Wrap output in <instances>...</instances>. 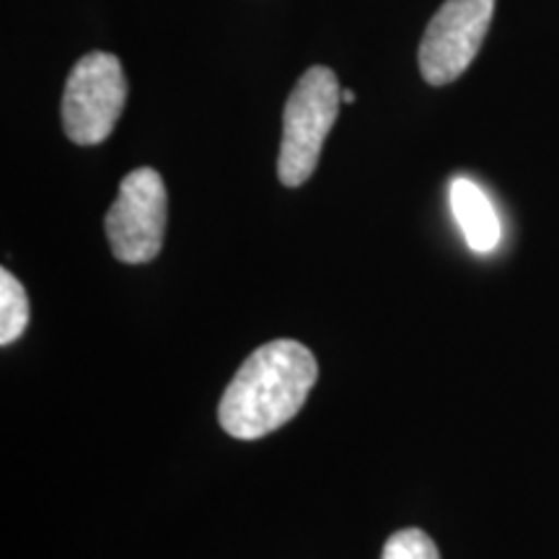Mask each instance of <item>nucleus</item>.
<instances>
[{"label":"nucleus","mask_w":559,"mask_h":559,"mask_svg":"<svg viewBox=\"0 0 559 559\" xmlns=\"http://www.w3.org/2000/svg\"><path fill=\"white\" fill-rule=\"evenodd\" d=\"M317 379L309 347L296 340L267 342L230 379L218 407L221 428L239 440L270 436L304 409Z\"/></svg>","instance_id":"f257e3e1"},{"label":"nucleus","mask_w":559,"mask_h":559,"mask_svg":"<svg viewBox=\"0 0 559 559\" xmlns=\"http://www.w3.org/2000/svg\"><path fill=\"white\" fill-rule=\"evenodd\" d=\"M342 91L334 70L313 66L300 75L283 115L277 177L285 187H300L311 179L324 140L340 115Z\"/></svg>","instance_id":"f03ea898"},{"label":"nucleus","mask_w":559,"mask_h":559,"mask_svg":"<svg viewBox=\"0 0 559 559\" xmlns=\"http://www.w3.org/2000/svg\"><path fill=\"white\" fill-rule=\"evenodd\" d=\"M128 102L120 58L91 52L70 70L62 94V128L75 145H99L111 135Z\"/></svg>","instance_id":"7ed1b4c3"},{"label":"nucleus","mask_w":559,"mask_h":559,"mask_svg":"<svg viewBox=\"0 0 559 559\" xmlns=\"http://www.w3.org/2000/svg\"><path fill=\"white\" fill-rule=\"evenodd\" d=\"M166 210H169V200H166L160 174L148 166L130 171L107 213L111 254L124 264L156 260L164 247Z\"/></svg>","instance_id":"20e7f679"},{"label":"nucleus","mask_w":559,"mask_h":559,"mask_svg":"<svg viewBox=\"0 0 559 559\" xmlns=\"http://www.w3.org/2000/svg\"><path fill=\"white\" fill-rule=\"evenodd\" d=\"M495 0H445L419 41V73L430 86L453 83L477 58Z\"/></svg>","instance_id":"39448f33"},{"label":"nucleus","mask_w":559,"mask_h":559,"mask_svg":"<svg viewBox=\"0 0 559 559\" xmlns=\"http://www.w3.org/2000/svg\"><path fill=\"white\" fill-rule=\"evenodd\" d=\"M451 210L461 234L477 254H489L500 241V218L492 202L472 179L459 177L451 181Z\"/></svg>","instance_id":"423d86ee"},{"label":"nucleus","mask_w":559,"mask_h":559,"mask_svg":"<svg viewBox=\"0 0 559 559\" xmlns=\"http://www.w3.org/2000/svg\"><path fill=\"white\" fill-rule=\"evenodd\" d=\"M26 324H29V298L24 285L9 270H0V345L9 347L11 342H16Z\"/></svg>","instance_id":"0eeeda50"},{"label":"nucleus","mask_w":559,"mask_h":559,"mask_svg":"<svg viewBox=\"0 0 559 559\" xmlns=\"http://www.w3.org/2000/svg\"><path fill=\"white\" fill-rule=\"evenodd\" d=\"M381 559H440V555L436 542L425 531L404 528L383 544Z\"/></svg>","instance_id":"6e6552de"},{"label":"nucleus","mask_w":559,"mask_h":559,"mask_svg":"<svg viewBox=\"0 0 559 559\" xmlns=\"http://www.w3.org/2000/svg\"><path fill=\"white\" fill-rule=\"evenodd\" d=\"M342 102H345V104H353L355 102V91H342Z\"/></svg>","instance_id":"1a4fd4ad"}]
</instances>
